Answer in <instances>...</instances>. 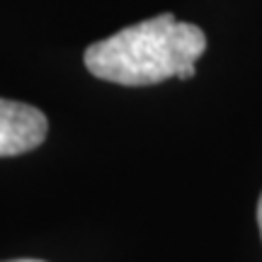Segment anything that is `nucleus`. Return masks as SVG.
<instances>
[{"label":"nucleus","instance_id":"nucleus-2","mask_svg":"<svg viewBox=\"0 0 262 262\" xmlns=\"http://www.w3.org/2000/svg\"><path fill=\"white\" fill-rule=\"evenodd\" d=\"M49 122L32 104L0 97V158L22 156L44 143Z\"/></svg>","mask_w":262,"mask_h":262},{"label":"nucleus","instance_id":"nucleus-1","mask_svg":"<svg viewBox=\"0 0 262 262\" xmlns=\"http://www.w3.org/2000/svg\"><path fill=\"white\" fill-rule=\"evenodd\" d=\"M204 51L202 27L178 22L172 12H165L90 44L85 49V68L100 80L143 88L168 78H192Z\"/></svg>","mask_w":262,"mask_h":262},{"label":"nucleus","instance_id":"nucleus-3","mask_svg":"<svg viewBox=\"0 0 262 262\" xmlns=\"http://www.w3.org/2000/svg\"><path fill=\"white\" fill-rule=\"evenodd\" d=\"M257 226H260V235H262V194H260V202H257Z\"/></svg>","mask_w":262,"mask_h":262},{"label":"nucleus","instance_id":"nucleus-4","mask_svg":"<svg viewBox=\"0 0 262 262\" xmlns=\"http://www.w3.org/2000/svg\"><path fill=\"white\" fill-rule=\"evenodd\" d=\"M8 262H44V260H8Z\"/></svg>","mask_w":262,"mask_h":262}]
</instances>
